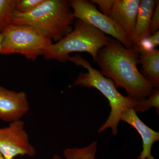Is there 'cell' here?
<instances>
[{
  "mask_svg": "<svg viewBox=\"0 0 159 159\" xmlns=\"http://www.w3.org/2000/svg\"><path fill=\"white\" fill-rule=\"evenodd\" d=\"M95 62L101 74L111 80L116 88L125 89L128 97L140 101L149 97L154 89L138 68L139 54L136 48L128 49L110 38L97 53Z\"/></svg>",
  "mask_w": 159,
  "mask_h": 159,
  "instance_id": "obj_1",
  "label": "cell"
},
{
  "mask_svg": "<svg viewBox=\"0 0 159 159\" xmlns=\"http://www.w3.org/2000/svg\"><path fill=\"white\" fill-rule=\"evenodd\" d=\"M74 19L70 1L44 0L28 13L14 11L11 24L31 26L57 43L73 30Z\"/></svg>",
  "mask_w": 159,
  "mask_h": 159,
  "instance_id": "obj_2",
  "label": "cell"
},
{
  "mask_svg": "<svg viewBox=\"0 0 159 159\" xmlns=\"http://www.w3.org/2000/svg\"><path fill=\"white\" fill-rule=\"evenodd\" d=\"M68 60L77 66L87 69V73H80L74 86L93 88L99 90L107 99L111 107L109 116L100 126L98 133L111 128L114 135L118 134V126L122 114L127 108H133L138 101L129 97H125L119 93L111 80L107 78L100 72L93 68L90 63L80 55L70 56Z\"/></svg>",
  "mask_w": 159,
  "mask_h": 159,
  "instance_id": "obj_3",
  "label": "cell"
},
{
  "mask_svg": "<svg viewBox=\"0 0 159 159\" xmlns=\"http://www.w3.org/2000/svg\"><path fill=\"white\" fill-rule=\"evenodd\" d=\"M110 38L89 24L77 19L73 30L59 41L52 44L43 56L47 60L65 63L74 52H87L95 62L98 51L108 43Z\"/></svg>",
  "mask_w": 159,
  "mask_h": 159,
  "instance_id": "obj_4",
  "label": "cell"
},
{
  "mask_svg": "<svg viewBox=\"0 0 159 159\" xmlns=\"http://www.w3.org/2000/svg\"><path fill=\"white\" fill-rule=\"evenodd\" d=\"M3 39L0 54H20L27 59L34 61L43 55L53 44L37 29L27 25L11 24L2 33Z\"/></svg>",
  "mask_w": 159,
  "mask_h": 159,
  "instance_id": "obj_5",
  "label": "cell"
},
{
  "mask_svg": "<svg viewBox=\"0 0 159 159\" xmlns=\"http://www.w3.org/2000/svg\"><path fill=\"white\" fill-rule=\"evenodd\" d=\"M75 18L89 24L104 34L112 36L125 48H133L130 39L110 17L97 10L96 6L86 0L70 1Z\"/></svg>",
  "mask_w": 159,
  "mask_h": 159,
  "instance_id": "obj_6",
  "label": "cell"
},
{
  "mask_svg": "<svg viewBox=\"0 0 159 159\" xmlns=\"http://www.w3.org/2000/svg\"><path fill=\"white\" fill-rule=\"evenodd\" d=\"M21 120L10 122L9 126L0 128V152L6 159H13L19 155L34 157L36 151L30 142Z\"/></svg>",
  "mask_w": 159,
  "mask_h": 159,
  "instance_id": "obj_7",
  "label": "cell"
},
{
  "mask_svg": "<svg viewBox=\"0 0 159 159\" xmlns=\"http://www.w3.org/2000/svg\"><path fill=\"white\" fill-rule=\"evenodd\" d=\"M29 110L27 96L0 86V119L11 122L20 120Z\"/></svg>",
  "mask_w": 159,
  "mask_h": 159,
  "instance_id": "obj_8",
  "label": "cell"
},
{
  "mask_svg": "<svg viewBox=\"0 0 159 159\" xmlns=\"http://www.w3.org/2000/svg\"><path fill=\"white\" fill-rule=\"evenodd\" d=\"M141 0H114L109 17L130 39L133 35Z\"/></svg>",
  "mask_w": 159,
  "mask_h": 159,
  "instance_id": "obj_9",
  "label": "cell"
},
{
  "mask_svg": "<svg viewBox=\"0 0 159 159\" xmlns=\"http://www.w3.org/2000/svg\"><path fill=\"white\" fill-rule=\"evenodd\" d=\"M121 121L128 123L135 129L141 135L143 142V149L137 159H155L151 153L155 142L159 140V133L145 125L137 116L133 108H127L122 113Z\"/></svg>",
  "mask_w": 159,
  "mask_h": 159,
  "instance_id": "obj_10",
  "label": "cell"
},
{
  "mask_svg": "<svg viewBox=\"0 0 159 159\" xmlns=\"http://www.w3.org/2000/svg\"><path fill=\"white\" fill-rule=\"evenodd\" d=\"M157 2V0H141L134 31L131 39L133 48H135L142 40L150 36L151 21Z\"/></svg>",
  "mask_w": 159,
  "mask_h": 159,
  "instance_id": "obj_11",
  "label": "cell"
},
{
  "mask_svg": "<svg viewBox=\"0 0 159 159\" xmlns=\"http://www.w3.org/2000/svg\"><path fill=\"white\" fill-rule=\"evenodd\" d=\"M138 51L139 54L140 63L142 65L141 74L150 83L154 89H159V50Z\"/></svg>",
  "mask_w": 159,
  "mask_h": 159,
  "instance_id": "obj_12",
  "label": "cell"
},
{
  "mask_svg": "<svg viewBox=\"0 0 159 159\" xmlns=\"http://www.w3.org/2000/svg\"><path fill=\"white\" fill-rule=\"evenodd\" d=\"M97 151L96 141L82 148H67L63 151L66 159H95Z\"/></svg>",
  "mask_w": 159,
  "mask_h": 159,
  "instance_id": "obj_13",
  "label": "cell"
},
{
  "mask_svg": "<svg viewBox=\"0 0 159 159\" xmlns=\"http://www.w3.org/2000/svg\"><path fill=\"white\" fill-rule=\"evenodd\" d=\"M17 0H0V34L11 24Z\"/></svg>",
  "mask_w": 159,
  "mask_h": 159,
  "instance_id": "obj_14",
  "label": "cell"
},
{
  "mask_svg": "<svg viewBox=\"0 0 159 159\" xmlns=\"http://www.w3.org/2000/svg\"><path fill=\"white\" fill-rule=\"evenodd\" d=\"M152 107L156 108L157 113H159V89H154L148 99L138 101L133 109L136 112H145Z\"/></svg>",
  "mask_w": 159,
  "mask_h": 159,
  "instance_id": "obj_15",
  "label": "cell"
},
{
  "mask_svg": "<svg viewBox=\"0 0 159 159\" xmlns=\"http://www.w3.org/2000/svg\"><path fill=\"white\" fill-rule=\"evenodd\" d=\"M44 0H17L15 11L19 13L30 12L37 8Z\"/></svg>",
  "mask_w": 159,
  "mask_h": 159,
  "instance_id": "obj_16",
  "label": "cell"
},
{
  "mask_svg": "<svg viewBox=\"0 0 159 159\" xmlns=\"http://www.w3.org/2000/svg\"><path fill=\"white\" fill-rule=\"evenodd\" d=\"M90 2L99 6L102 14L109 17L114 0H92Z\"/></svg>",
  "mask_w": 159,
  "mask_h": 159,
  "instance_id": "obj_17",
  "label": "cell"
},
{
  "mask_svg": "<svg viewBox=\"0 0 159 159\" xmlns=\"http://www.w3.org/2000/svg\"><path fill=\"white\" fill-rule=\"evenodd\" d=\"M159 29V1H157L151 21L150 32L151 35Z\"/></svg>",
  "mask_w": 159,
  "mask_h": 159,
  "instance_id": "obj_18",
  "label": "cell"
},
{
  "mask_svg": "<svg viewBox=\"0 0 159 159\" xmlns=\"http://www.w3.org/2000/svg\"><path fill=\"white\" fill-rule=\"evenodd\" d=\"M149 41L154 48L159 44V31H156L148 38Z\"/></svg>",
  "mask_w": 159,
  "mask_h": 159,
  "instance_id": "obj_19",
  "label": "cell"
},
{
  "mask_svg": "<svg viewBox=\"0 0 159 159\" xmlns=\"http://www.w3.org/2000/svg\"><path fill=\"white\" fill-rule=\"evenodd\" d=\"M63 159L62 158H61V157L57 155H54V156L52 157V158L51 159Z\"/></svg>",
  "mask_w": 159,
  "mask_h": 159,
  "instance_id": "obj_20",
  "label": "cell"
},
{
  "mask_svg": "<svg viewBox=\"0 0 159 159\" xmlns=\"http://www.w3.org/2000/svg\"><path fill=\"white\" fill-rule=\"evenodd\" d=\"M3 39V35L2 34H0V49H1V45H2V41Z\"/></svg>",
  "mask_w": 159,
  "mask_h": 159,
  "instance_id": "obj_21",
  "label": "cell"
},
{
  "mask_svg": "<svg viewBox=\"0 0 159 159\" xmlns=\"http://www.w3.org/2000/svg\"><path fill=\"white\" fill-rule=\"evenodd\" d=\"M0 159H6L1 152H0Z\"/></svg>",
  "mask_w": 159,
  "mask_h": 159,
  "instance_id": "obj_22",
  "label": "cell"
}]
</instances>
